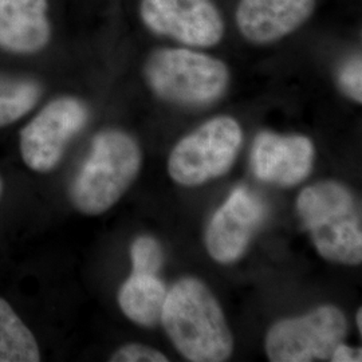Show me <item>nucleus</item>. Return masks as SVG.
<instances>
[{
  "mask_svg": "<svg viewBox=\"0 0 362 362\" xmlns=\"http://www.w3.org/2000/svg\"><path fill=\"white\" fill-rule=\"evenodd\" d=\"M112 362H167L168 358L161 351L140 344H129L117 349L112 357Z\"/></svg>",
  "mask_w": 362,
  "mask_h": 362,
  "instance_id": "a211bd4d",
  "label": "nucleus"
},
{
  "mask_svg": "<svg viewBox=\"0 0 362 362\" xmlns=\"http://www.w3.org/2000/svg\"><path fill=\"white\" fill-rule=\"evenodd\" d=\"M264 215L266 208L257 194L245 187L235 188L208 224V254L223 264L236 262L246 252Z\"/></svg>",
  "mask_w": 362,
  "mask_h": 362,
  "instance_id": "1a4fd4ad",
  "label": "nucleus"
},
{
  "mask_svg": "<svg viewBox=\"0 0 362 362\" xmlns=\"http://www.w3.org/2000/svg\"><path fill=\"white\" fill-rule=\"evenodd\" d=\"M356 322H357V326H358V330L362 332V310L361 309H358L357 311V315H356Z\"/></svg>",
  "mask_w": 362,
  "mask_h": 362,
  "instance_id": "aec40b11",
  "label": "nucleus"
},
{
  "mask_svg": "<svg viewBox=\"0 0 362 362\" xmlns=\"http://www.w3.org/2000/svg\"><path fill=\"white\" fill-rule=\"evenodd\" d=\"M47 0H0V49L19 54L42 50L50 40Z\"/></svg>",
  "mask_w": 362,
  "mask_h": 362,
  "instance_id": "f8f14e48",
  "label": "nucleus"
},
{
  "mask_svg": "<svg viewBox=\"0 0 362 362\" xmlns=\"http://www.w3.org/2000/svg\"><path fill=\"white\" fill-rule=\"evenodd\" d=\"M346 333L344 313L332 305L321 306L274 325L266 337V353L272 362L330 361Z\"/></svg>",
  "mask_w": 362,
  "mask_h": 362,
  "instance_id": "423d86ee",
  "label": "nucleus"
},
{
  "mask_svg": "<svg viewBox=\"0 0 362 362\" xmlns=\"http://www.w3.org/2000/svg\"><path fill=\"white\" fill-rule=\"evenodd\" d=\"M167 288L157 275L132 272L118 291V306L122 313L141 326H155L161 321Z\"/></svg>",
  "mask_w": 362,
  "mask_h": 362,
  "instance_id": "ddd939ff",
  "label": "nucleus"
},
{
  "mask_svg": "<svg viewBox=\"0 0 362 362\" xmlns=\"http://www.w3.org/2000/svg\"><path fill=\"white\" fill-rule=\"evenodd\" d=\"M297 211L322 258L348 266L361 263V208L346 187L336 181L310 185L299 194Z\"/></svg>",
  "mask_w": 362,
  "mask_h": 362,
  "instance_id": "f03ea898",
  "label": "nucleus"
},
{
  "mask_svg": "<svg viewBox=\"0 0 362 362\" xmlns=\"http://www.w3.org/2000/svg\"><path fill=\"white\" fill-rule=\"evenodd\" d=\"M314 156V145L305 136H278L263 132L254 141L251 165L260 180L293 187L309 176Z\"/></svg>",
  "mask_w": 362,
  "mask_h": 362,
  "instance_id": "9d476101",
  "label": "nucleus"
},
{
  "mask_svg": "<svg viewBox=\"0 0 362 362\" xmlns=\"http://www.w3.org/2000/svg\"><path fill=\"white\" fill-rule=\"evenodd\" d=\"M149 88L173 104L203 106L227 90L230 73L221 61L188 49H160L144 66Z\"/></svg>",
  "mask_w": 362,
  "mask_h": 362,
  "instance_id": "20e7f679",
  "label": "nucleus"
},
{
  "mask_svg": "<svg viewBox=\"0 0 362 362\" xmlns=\"http://www.w3.org/2000/svg\"><path fill=\"white\" fill-rule=\"evenodd\" d=\"M330 361L333 362H361L362 361V350L361 348H351L345 345L344 342H341L337 346Z\"/></svg>",
  "mask_w": 362,
  "mask_h": 362,
  "instance_id": "6ab92c4d",
  "label": "nucleus"
},
{
  "mask_svg": "<svg viewBox=\"0 0 362 362\" xmlns=\"http://www.w3.org/2000/svg\"><path fill=\"white\" fill-rule=\"evenodd\" d=\"M1 194H3V179L0 176V199H1Z\"/></svg>",
  "mask_w": 362,
  "mask_h": 362,
  "instance_id": "412c9836",
  "label": "nucleus"
},
{
  "mask_svg": "<svg viewBox=\"0 0 362 362\" xmlns=\"http://www.w3.org/2000/svg\"><path fill=\"white\" fill-rule=\"evenodd\" d=\"M132 272L157 275L163 266V251L151 236H139L130 247Z\"/></svg>",
  "mask_w": 362,
  "mask_h": 362,
  "instance_id": "dca6fc26",
  "label": "nucleus"
},
{
  "mask_svg": "<svg viewBox=\"0 0 362 362\" xmlns=\"http://www.w3.org/2000/svg\"><path fill=\"white\" fill-rule=\"evenodd\" d=\"M141 168L139 144L122 130H104L70 185V200L83 215L97 216L113 207Z\"/></svg>",
  "mask_w": 362,
  "mask_h": 362,
  "instance_id": "7ed1b4c3",
  "label": "nucleus"
},
{
  "mask_svg": "<svg viewBox=\"0 0 362 362\" xmlns=\"http://www.w3.org/2000/svg\"><path fill=\"white\" fill-rule=\"evenodd\" d=\"M315 0H240L236 25L240 34L257 45L285 38L314 13Z\"/></svg>",
  "mask_w": 362,
  "mask_h": 362,
  "instance_id": "9b49d317",
  "label": "nucleus"
},
{
  "mask_svg": "<svg viewBox=\"0 0 362 362\" xmlns=\"http://www.w3.org/2000/svg\"><path fill=\"white\" fill-rule=\"evenodd\" d=\"M242 140L243 133L236 119L215 117L175 146L169 157V175L187 187L220 177L233 167Z\"/></svg>",
  "mask_w": 362,
  "mask_h": 362,
  "instance_id": "39448f33",
  "label": "nucleus"
},
{
  "mask_svg": "<svg viewBox=\"0 0 362 362\" xmlns=\"http://www.w3.org/2000/svg\"><path fill=\"white\" fill-rule=\"evenodd\" d=\"M42 88L28 78L0 76V128L26 116L38 104Z\"/></svg>",
  "mask_w": 362,
  "mask_h": 362,
  "instance_id": "2eb2a0df",
  "label": "nucleus"
},
{
  "mask_svg": "<svg viewBox=\"0 0 362 362\" xmlns=\"http://www.w3.org/2000/svg\"><path fill=\"white\" fill-rule=\"evenodd\" d=\"M37 338L11 305L0 297V362H39Z\"/></svg>",
  "mask_w": 362,
  "mask_h": 362,
  "instance_id": "4468645a",
  "label": "nucleus"
},
{
  "mask_svg": "<svg viewBox=\"0 0 362 362\" xmlns=\"http://www.w3.org/2000/svg\"><path fill=\"white\" fill-rule=\"evenodd\" d=\"M362 64L361 57H353L348 64L342 66L339 71V85L344 93L353 101L361 104L362 101Z\"/></svg>",
  "mask_w": 362,
  "mask_h": 362,
  "instance_id": "f3484780",
  "label": "nucleus"
},
{
  "mask_svg": "<svg viewBox=\"0 0 362 362\" xmlns=\"http://www.w3.org/2000/svg\"><path fill=\"white\" fill-rule=\"evenodd\" d=\"M88 118V107L73 97H61L46 105L19 136L21 156L27 167L38 173L57 168L67 145Z\"/></svg>",
  "mask_w": 362,
  "mask_h": 362,
  "instance_id": "0eeeda50",
  "label": "nucleus"
},
{
  "mask_svg": "<svg viewBox=\"0 0 362 362\" xmlns=\"http://www.w3.org/2000/svg\"><path fill=\"white\" fill-rule=\"evenodd\" d=\"M140 15L152 33L192 47L218 45L226 30L212 0H141Z\"/></svg>",
  "mask_w": 362,
  "mask_h": 362,
  "instance_id": "6e6552de",
  "label": "nucleus"
},
{
  "mask_svg": "<svg viewBox=\"0 0 362 362\" xmlns=\"http://www.w3.org/2000/svg\"><path fill=\"white\" fill-rule=\"evenodd\" d=\"M161 322L188 361L223 362L233 354V333L219 302L196 278H182L169 290Z\"/></svg>",
  "mask_w": 362,
  "mask_h": 362,
  "instance_id": "f257e3e1",
  "label": "nucleus"
}]
</instances>
